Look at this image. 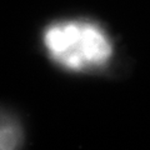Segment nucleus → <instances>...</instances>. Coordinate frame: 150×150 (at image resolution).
I'll return each instance as SVG.
<instances>
[{
  "label": "nucleus",
  "instance_id": "nucleus-1",
  "mask_svg": "<svg viewBox=\"0 0 150 150\" xmlns=\"http://www.w3.org/2000/svg\"><path fill=\"white\" fill-rule=\"evenodd\" d=\"M45 49L55 63L74 71L104 65L112 54L105 31L88 21H63L44 34Z\"/></svg>",
  "mask_w": 150,
  "mask_h": 150
}]
</instances>
